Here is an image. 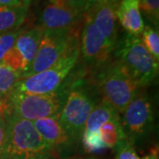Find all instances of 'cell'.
<instances>
[{"label": "cell", "instance_id": "9", "mask_svg": "<svg viewBox=\"0 0 159 159\" xmlns=\"http://www.w3.org/2000/svg\"><path fill=\"white\" fill-rule=\"evenodd\" d=\"M126 139L134 143L149 130L153 123V110L149 98L140 90L125 111L120 114Z\"/></svg>", "mask_w": 159, "mask_h": 159}, {"label": "cell", "instance_id": "31", "mask_svg": "<svg viewBox=\"0 0 159 159\" xmlns=\"http://www.w3.org/2000/svg\"><path fill=\"white\" fill-rule=\"evenodd\" d=\"M0 159H4V158H2V157H0Z\"/></svg>", "mask_w": 159, "mask_h": 159}, {"label": "cell", "instance_id": "18", "mask_svg": "<svg viewBox=\"0 0 159 159\" xmlns=\"http://www.w3.org/2000/svg\"><path fill=\"white\" fill-rule=\"evenodd\" d=\"M21 75L0 61V99H6L14 89Z\"/></svg>", "mask_w": 159, "mask_h": 159}, {"label": "cell", "instance_id": "6", "mask_svg": "<svg viewBox=\"0 0 159 159\" xmlns=\"http://www.w3.org/2000/svg\"><path fill=\"white\" fill-rule=\"evenodd\" d=\"M81 28L69 32H44L34 61L21 75L28 77L44 71L57 62L66 49L76 39H79Z\"/></svg>", "mask_w": 159, "mask_h": 159}, {"label": "cell", "instance_id": "17", "mask_svg": "<svg viewBox=\"0 0 159 159\" xmlns=\"http://www.w3.org/2000/svg\"><path fill=\"white\" fill-rule=\"evenodd\" d=\"M98 134L106 148H116L119 142L126 139L120 118L104 122L99 127Z\"/></svg>", "mask_w": 159, "mask_h": 159}, {"label": "cell", "instance_id": "27", "mask_svg": "<svg viewBox=\"0 0 159 159\" xmlns=\"http://www.w3.org/2000/svg\"><path fill=\"white\" fill-rule=\"evenodd\" d=\"M7 108H8V103L6 99H0V113L6 111Z\"/></svg>", "mask_w": 159, "mask_h": 159}, {"label": "cell", "instance_id": "12", "mask_svg": "<svg viewBox=\"0 0 159 159\" xmlns=\"http://www.w3.org/2000/svg\"><path fill=\"white\" fill-rule=\"evenodd\" d=\"M119 3L101 4L90 7L85 14L94 22L109 44L116 50L118 45V17Z\"/></svg>", "mask_w": 159, "mask_h": 159}, {"label": "cell", "instance_id": "2", "mask_svg": "<svg viewBox=\"0 0 159 159\" xmlns=\"http://www.w3.org/2000/svg\"><path fill=\"white\" fill-rule=\"evenodd\" d=\"M80 38L72 43L61 57L44 71L19 80L12 91L29 94H51L66 79L79 59Z\"/></svg>", "mask_w": 159, "mask_h": 159}, {"label": "cell", "instance_id": "30", "mask_svg": "<svg viewBox=\"0 0 159 159\" xmlns=\"http://www.w3.org/2000/svg\"><path fill=\"white\" fill-rule=\"evenodd\" d=\"M82 159H95V158H92V157H89V158H82Z\"/></svg>", "mask_w": 159, "mask_h": 159}, {"label": "cell", "instance_id": "4", "mask_svg": "<svg viewBox=\"0 0 159 159\" xmlns=\"http://www.w3.org/2000/svg\"><path fill=\"white\" fill-rule=\"evenodd\" d=\"M116 49L118 59L142 88L150 85L157 78L159 62L147 51L140 36L127 34Z\"/></svg>", "mask_w": 159, "mask_h": 159}, {"label": "cell", "instance_id": "5", "mask_svg": "<svg viewBox=\"0 0 159 159\" xmlns=\"http://www.w3.org/2000/svg\"><path fill=\"white\" fill-rule=\"evenodd\" d=\"M6 101L14 113L31 122L59 112L61 105L57 92L40 95L12 91Z\"/></svg>", "mask_w": 159, "mask_h": 159}, {"label": "cell", "instance_id": "20", "mask_svg": "<svg viewBox=\"0 0 159 159\" xmlns=\"http://www.w3.org/2000/svg\"><path fill=\"white\" fill-rule=\"evenodd\" d=\"M140 10L154 26L157 28L159 20V0H139Z\"/></svg>", "mask_w": 159, "mask_h": 159}, {"label": "cell", "instance_id": "11", "mask_svg": "<svg viewBox=\"0 0 159 159\" xmlns=\"http://www.w3.org/2000/svg\"><path fill=\"white\" fill-rule=\"evenodd\" d=\"M43 35V30L39 25L23 29L2 62L22 75L34 61Z\"/></svg>", "mask_w": 159, "mask_h": 159}, {"label": "cell", "instance_id": "19", "mask_svg": "<svg viewBox=\"0 0 159 159\" xmlns=\"http://www.w3.org/2000/svg\"><path fill=\"white\" fill-rule=\"evenodd\" d=\"M142 40L143 45L147 51L151 54V56L159 62V34L158 29H155L150 25L144 26L142 30Z\"/></svg>", "mask_w": 159, "mask_h": 159}, {"label": "cell", "instance_id": "24", "mask_svg": "<svg viewBox=\"0 0 159 159\" xmlns=\"http://www.w3.org/2000/svg\"><path fill=\"white\" fill-rule=\"evenodd\" d=\"M64 1L82 14H84L89 9L87 0H64Z\"/></svg>", "mask_w": 159, "mask_h": 159}, {"label": "cell", "instance_id": "16", "mask_svg": "<svg viewBox=\"0 0 159 159\" xmlns=\"http://www.w3.org/2000/svg\"><path fill=\"white\" fill-rule=\"evenodd\" d=\"M28 8L24 6H0V34L20 29L24 22Z\"/></svg>", "mask_w": 159, "mask_h": 159}, {"label": "cell", "instance_id": "28", "mask_svg": "<svg viewBox=\"0 0 159 159\" xmlns=\"http://www.w3.org/2000/svg\"><path fill=\"white\" fill-rule=\"evenodd\" d=\"M140 159H158L157 150V151H154L153 153H151L150 155H148V156H145V157H143L142 158Z\"/></svg>", "mask_w": 159, "mask_h": 159}, {"label": "cell", "instance_id": "14", "mask_svg": "<svg viewBox=\"0 0 159 159\" xmlns=\"http://www.w3.org/2000/svg\"><path fill=\"white\" fill-rule=\"evenodd\" d=\"M117 17L120 26L127 34L135 36L141 35L144 23L139 0H120L117 9Z\"/></svg>", "mask_w": 159, "mask_h": 159}, {"label": "cell", "instance_id": "23", "mask_svg": "<svg viewBox=\"0 0 159 159\" xmlns=\"http://www.w3.org/2000/svg\"><path fill=\"white\" fill-rule=\"evenodd\" d=\"M0 113V157L2 156L6 140V114Z\"/></svg>", "mask_w": 159, "mask_h": 159}, {"label": "cell", "instance_id": "1", "mask_svg": "<svg viewBox=\"0 0 159 159\" xmlns=\"http://www.w3.org/2000/svg\"><path fill=\"white\" fill-rule=\"evenodd\" d=\"M6 140L4 159H49L53 149L35 130L31 121L6 109Z\"/></svg>", "mask_w": 159, "mask_h": 159}, {"label": "cell", "instance_id": "3", "mask_svg": "<svg viewBox=\"0 0 159 159\" xmlns=\"http://www.w3.org/2000/svg\"><path fill=\"white\" fill-rule=\"evenodd\" d=\"M97 87L102 100L111 103L119 114L142 89V86L119 59L109 62L102 67Z\"/></svg>", "mask_w": 159, "mask_h": 159}, {"label": "cell", "instance_id": "25", "mask_svg": "<svg viewBox=\"0 0 159 159\" xmlns=\"http://www.w3.org/2000/svg\"><path fill=\"white\" fill-rule=\"evenodd\" d=\"M0 6H10V7H20L24 6L20 0H0ZM25 7V6H24Z\"/></svg>", "mask_w": 159, "mask_h": 159}, {"label": "cell", "instance_id": "26", "mask_svg": "<svg viewBox=\"0 0 159 159\" xmlns=\"http://www.w3.org/2000/svg\"><path fill=\"white\" fill-rule=\"evenodd\" d=\"M119 1L120 0H87V3H88V7L89 9L90 7L96 5L107 4V3H119Z\"/></svg>", "mask_w": 159, "mask_h": 159}, {"label": "cell", "instance_id": "8", "mask_svg": "<svg viewBox=\"0 0 159 159\" xmlns=\"http://www.w3.org/2000/svg\"><path fill=\"white\" fill-rule=\"evenodd\" d=\"M114 51L90 18L84 13L80 34V55H81L87 65L102 68L111 62V57Z\"/></svg>", "mask_w": 159, "mask_h": 159}, {"label": "cell", "instance_id": "22", "mask_svg": "<svg viewBox=\"0 0 159 159\" xmlns=\"http://www.w3.org/2000/svg\"><path fill=\"white\" fill-rule=\"evenodd\" d=\"M116 159H140L134 143L125 139L116 147Z\"/></svg>", "mask_w": 159, "mask_h": 159}, {"label": "cell", "instance_id": "21", "mask_svg": "<svg viewBox=\"0 0 159 159\" xmlns=\"http://www.w3.org/2000/svg\"><path fill=\"white\" fill-rule=\"evenodd\" d=\"M22 30V28H20L6 34H0V61L3 60V58L12 48L19 34L21 33Z\"/></svg>", "mask_w": 159, "mask_h": 159}, {"label": "cell", "instance_id": "10", "mask_svg": "<svg viewBox=\"0 0 159 159\" xmlns=\"http://www.w3.org/2000/svg\"><path fill=\"white\" fill-rule=\"evenodd\" d=\"M82 23L83 14L64 0H47L39 26L44 32H69L80 29Z\"/></svg>", "mask_w": 159, "mask_h": 159}, {"label": "cell", "instance_id": "13", "mask_svg": "<svg viewBox=\"0 0 159 159\" xmlns=\"http://www.w3.org/2000/svg\"><path fill=\"white\" fill-rule=\"evenodd\" d=\"M32 123L42 139L53 150L65 148L72 142L59 121V112Z\"/></svg>", "mask_w": 159, "mask_h": 159}, {"label": "cell", "instance_id": "15", "mask_svg": "<svg viewBox=\"0 0 159 159\" xmlns=\"http://www.w3.org/2000/svg\"><path fill=\"white\" fill-rule=\"evenodd\" d=\"M119 118L120 114L118 111L111 103L102 100L92 109L86 121L82 134H98V129L104 122Z\"/></svg>", "mask_w": 159, "mask_h": 159}, {"label": "cell", "instance_id": "7", "mask_svg": "<svg viewBox=\"0 0 159 159\" xmlns=\"http://www.w3.org/2000/svg\"><path fill=\"white\" fill-rule=\"evenodd\" d=\"M95 102L85 91L76 89L68 94L59 111V121L72 142L80 139L86 121Z\"/></svg>", "mask_w": 159, "mask_h": 159}, {"label": "cell", "instance_id": "29", "mask_svg": "<svg viewBox=\"0 0 159 159\" xmlns=\"http://www.w3.org/2000/svg\"><path fill=\"white\" fill-rule=\"evenodd\" d=\"M20 2H21V4H22L23 6H25L26 8H29V5L31 4V2L33 1V0H20Z\"/></svg>", "mask_w": 159, "mask_h": 159}]
</instances>
